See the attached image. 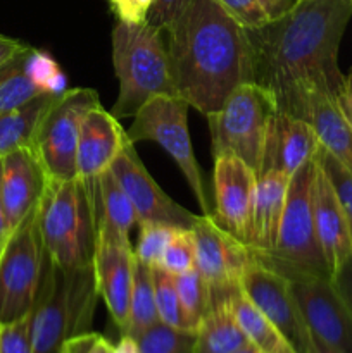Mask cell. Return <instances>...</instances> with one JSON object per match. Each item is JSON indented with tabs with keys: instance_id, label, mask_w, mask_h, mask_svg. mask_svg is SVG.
Instances as JSON below:
<instances>
[{
	"instance_id": "6da1fadb",
	"label": "cell",
	"mask_w": 352,
	"mask_h": 353,
	"mask_svg": "<svg viewBox=\"0 0 352 353\" xmlns=\"http://www.w3.org/2000/svg\"><path fill=\"white\" fill-rule=\"evenodd\" d=\"M352 17V0H297L264 26L247 30L254 83L275 97L278 112L306 119L313 93L337 99L345 74L338 48Z\"/></svg>"
},
{
	"instance_id": "7a4b0ae2",
	"label": "cell",
	"mask_w": 352,
	"mask_h": 353,
	"mask_svg": "<svg viewBox=\"0 0 352 353\" xmlns=\"http://www.w3.org/2000/svg\"><path fill=\"white\" fill-rule=\"evenodd\" d=\"M164 33L176 93L204 116L254 81L247 28L217 0H190Z\"/></svg>"
},
{
	"instance_id": "3957f363",
	"label": "cell",
	"mask_w": 352,
	"mask_h": 353,
	"mask_svg": "<svg viewBox=\"0 0 352 353\" xmlns=\"http://www.w3.org/2000/svg\"><path fill=\"white\" fill-rule=\"evenodd\" d=\"M38 228L52 264L66 271L92 268L97 243L92 183L78 176L48 178L38 203Z\"/></svg>"
},
{
	"instance_id": "277c9868",
	"label": "cell",
	"mask_w": 352,
	"mask_h": 353,
	"mask_svg": "<svg viewBox=\"0 0 352 353\" xmlns=\"http://www.w3.org/2000/svg\"><path fill=\"white\" fill-rule=\"evenodd\" d=\"M99 299L92 268H57L45 254L43 274L31 310L33 353H62L71 338L88 333Z\"/></svg>"
},
{
	"instance_id": "5b68a950",
	"label": "cell",
	"mask_w": 352,
	"mask_h": 353,
	"mask_svg": "<svg viewBox=\"0 0 352 353\" xmlns=\"http://www.w3.org/2000/svg\"><path fill=\"white\" fill-rule=\"evenodd\" d=\"M164 31L148 23H121L113 30V64L119 93L113 114L133 117L155 95H178Z\"/></svg>"
},
{
	"instance_id": "8992f818",
	"label": "cell",
	"mask_w": 352,
	"mask_h": 353,
	"mask_svg": "<svg viewBox=\"0 0 352 353\" xmlns=\"http://www.w3.org/2000/svg\"><path fill=\"white\" fill-rule=\"evenodd\" d=\"M278 107L275 97L257 83H244L228 95L216 112L209 114L213 157L233 155L257 174L266 137Z\"/></svg>"
},
{
	"instance_id": "52a82bcc",
	"label": "cell",
	"mask_w": 352,
	"mask_h": 353,
	"mask_svg": "<svg viewBox=\"0 0 352 353\" xmlns=\"http://www.w3.org/2000/svg\"><path fill=\"white\" fill-rule=\"evenodd\" d=\"M314 171H316V159H311L290 178L275 248L269 254L252 252L259 261L278 271L290 269V271L331 278L314 224Z\"/></svg>"
},
{
	"instance_id": "ba28073f",
	"label": "cell",
	"mask_w": 352,
	"mask_h": 353,
	"mask_svg": "<svg viewBox=\"0 0 352 353\" xmlns=\"http://www.w3.org/2000/svg\"><path fill=\"white\" fill-rule=\"evenodd\" d=\"M188 109L190 103L179 95H155L135 114L133 124L126 133L133 143L155 141L161 145L183 172L202 214H211L202 172L190 140Z\"/></svg>"
},
{
	"instance_id": "9c48e42d",
	"label": "cell",
	"mask_w": 352,
	"mask_h": 353,
	"mask_svg": "<svg viewBox=\"0 0 352 353\" xmlns=\"http://www.w3.org/2000/svg\"><path fill=\"white\" fill-rule=\"evenodd\" d=\"M45 265L38 207L9 234L0 257V324L30 316Z\"/></svg>"
},
{
	"instance_id": "30bf717a",
	"label": "cell",
	"mask_w": 352,
	"mask_h": 353,
	"mask_svg": "<svg viewBox=\"0 0 352 353\" xmlns=\"http://www.w3.org/2000/svg\"><path fill=\"white\" fill-rule=\"evenodd\" d=\"M100 105L92 88L66 90L41 116L31 148L52 179L76 178V150L79 128L90 109Z\"/></svg>"
},
{
	"instance_id": "8fae6325",
	"label": "cell",
	"mask_w": 352,
	"mask_h": 353,
	"mask_svg": "<svg viewBox=\"0 0 352 353\" xmlns=\"http://www.w3.org/2000/svg\"><path fill=\"white\" fill-rule=\"evenodd\" d=\"M238 286L293 352L313 353V338L293 299L289 279L282 272L266 265L252 252Z\"/></svg>"
},
{
	"instance_id": "7c38bea8",
	"label": "cell",
	"mask_w": 352,
	"mask_h": 353,
	"mask_svg": "<svg viewBox=\"0 0 352 353\" xmlns=\"http://www.w3.org/2000/svg\"><path fill=\"white\" fill-rule=\"evenodd\" d=\"M278 271V269H276ZM307 330L340 353H352V312L331 278L282 269Z\"/></svg>"
},
{
	"instance_id": "4fadbf2b",
	"label": "cell",
	"mask_w": 352,
	"mask_h": 353,
	"mask_svg": "<svg viewBox=\"0 0 352 353\" xmlns=\"http://www.w3.org/2000/svg\"><path fill=\"white\" fill-rule=\"evenodd\" d=\"M190 230L195 240V269L209 285L211 303L226 300L238 288L252 257L251 247L221 228L213 214L197 216Z\"/></svg>"
},
{
	"instance_id": "5bb4252c",
	"label": "cell",
	"mask_w": 352,
	"mask_h": 353,
	"mask_svg": "<svg viewBox=\"0 0 352 353\" xmlns=\"http://www.w3.org/2000/svg\"><path fill=\"white\" fill-rule=\"evenodd\" d=\"M109 169L126 192L137 214V224L162 223L175 228H192L197 219L195 214L162 192L138 157L133 141L128 140L124 143L123 150Z\"/></svg>"
},
{
	"instance_id": "9a60e30c",
	"label": "cell",
	"mask_w": 352,
	"mask_h": 353,
	"mask_svg": "<svg viewBox=\"0 0 352 353\" xmlns=\"http://www.w3.org/2000/svg\"><path fill=\"white\" fill-rule=\"evenodd\" d=\"M257 174L233 155L214 157V219L237 240L248 243Z\"/></svg>"
},
{
	"instance_id": "2e32d148",
	"label": "cell",
	"mask_w": 352,
	"mask_h": 353,
	"mask_svg": "<svg viewBox=\"0 0 352 353\" xmlns=\"http://www.w3.org/2000/svg\"><path fill=\"white\" fill-rule=\"evenodd\" d=\"M135 250L131 241L117 240L109 234L97 233L93 274L97 292L106 303L119 331L123 333L130 314V299L135 276Z\"/></svg>"
},
{
	"instance_id": "e0dca14e",
	"label": "cell",
	"mask_w": 352,
	"mask_h": 353,
	"mask_svg": "<svg viewBox=\"0 0 352 353\" xmlns=\"http://www.w3.org/2000/svg\"><path fill=\"white\" fill-rule=\"evenodd\" d=\"M47 179V172L31 145L2 157L3 209L10 233L37 209Z\"/></svg>"
},
{
	"instance_id": "ac0fdd59",
	"label": "cell",
	"mask_w": 352,
	"mask_h": 353,
	"mask_svg": "<svg viewBox=\"0 0 352 353\" xmlns=\"http://www.w3.org/2000/svg\"><path fill=\"white\" fill-rule=\"evenodd\" d=\"M130 140L121 121L97 105L86 112L79 128L76 150V174L92 181L113 165L124 143Z\"/></svg>"
},
{
	"instance_id": "d6986e66",
	"label": "cell",
	"mask_w": 352,
	"mask_h": 353,
	"mask_svg": "<svg viewBox=\"0 0 352 353\" xmlns=\"http://www.w3.org/2000/svg\"><path fill=\"white\" fill-rule=\"evenodd\" d=\"M320 145V138L309 121L276 112L266 137L264 154L257 174L276 171L292 176L314 159Z\"/></svg>"
},
{
	"instance_id": "ffe728a7",
	"label": "cell",
	"mask_w": 352,
	"mask_h": 353,
	"mask_svg": "<svg viewBox=\"0 0 352 353\" xmlns=\"http://www.w3.org/2000/svg\"><path fill=\"white\" fill-rule=\"evenodd\" d=\"M313 212L317 240L326 259L330 274L333 276L337 269L351 257L352 234L340 200L317 161L313 179Z\"/></svg>"
},
{
	"instance_id": "44dd1931",
	"label": "cell",
	"mask_w": 352,
	"mask_h": 353,
	"mask_svg": "<svg viewBox=\"0 0 352 353\" xmlns=\"http://www.w3.org/2000/svg\"><path fill=\"white\" fill-rule=\"evenodd\" d=\"M290 178L292 176H285L276 171L257 174L251 234H248L247 243L252 250L269 254L275 248Z\"/></svg>"
},
{
	"instance_id": "7402d4cb",
	"label": "cell",
	"mask_w": 352,
	"mask_h": 353,
	"mask_svg": "<svg viewBox=\"0 0 352 353\" xmlns=\"http://www.w3.org/2000/svg\"><path fill=\"white\" fill-rule=\"evenodd\" d=\"M90 183L95 207L97 233L130 241V231L137 224V214L116 176L107 169Z\"/></svg>"
},
{
	"instance_id": "603a6c76",
	"label": "cell",
	"mask_w": 352,
	"mask_h": 353,
	"mask_svg": "<svg viewBox=\"0 0 352 353\" xmlns=\"http://www.w3.org/2000/svg\"><path fill=\"white\" fill-rule=\"evenodd\" d=\"M306 121L313 124L321 147L352 174V126L342 114L337 99L313 93L307 100Z\"/></svg>"
},
{
	"instance_id": "cb8c5ba5",
	"label": "cell",
	"mask_w": 352,
	"mask_h": 353,
	"mask_svg": "<svg viewBox=\"0 0 352 353\" xmlns=\"http://www.w3.org/2000/svg\"><path fill=\"white\" fill-rule=\"evenodd\" d=\"M245 343H248V340L235 321L230 309V296L211 303L209 312L197 327L193 353H231Z\"/></svg>"
},
{
	"instance_id": "d4e9b609",
	"label": "cell",
	"mask_w": 352,
	"mask_h": 353,
	"mask_svg": "<svg viewBox=\"0 0 352 353\" xmlns=\"http://www.w3.org/2000/svg\"><path fill=\"white\" fill-rule=\"evenodd\" d=\"M59 95L41 93L21 109L0 116V159L21 147L31 145L41 116Z\"/></svg>"
},
{
	"instance_id": "484cf974",
	"label": "cell",
	"mask_w": 352,
	"mask_h": 353,
	"mask_svg": "<svg viewBox=\"0 0 352 353\" xmlns=\"http://www.w3.org/2000/svg\"><path fill=\"white\" fill-rule=\"evenodd\" d=\"M230 309L247 340L262 353H276L283 345H286L273 324L266 319L264 314L244 295L240 286L231 292Z\"/></svg>"
},
{
	"instance_id": "4316f807",
	"label": "cell",
	"mask_w": 352,
	"mask_h": 353,
	"mask_svg": "<svg viewBox=\"0 0 352 353\" xmlns=\"http://www.w3.org/2000/svg\"><path fill=\"white\" fill-rule=\"evenodd\" d=\"M30 50L31 47L28 45L6 64L0 65V116L21 109L43 93L28 76L26 59Z\"/></svg>"
},
{
	"instance_id": "83f0119b",
	"label": "cell",
	"mask_w": 352,
	"mask_h": 353,
	"mask_svg": "<svg viewBox=\"0 0 352 353\" xmlns=\"http://www.w3.org/2000/svg\"><path fill=\"white\" fill-rule=\"evenodd\" d=\"M159 321L157 305H155V288H154V272L152 268L140 264L135 261V276L133 290L130 299V314H128L126 330L123 331L124 336L135 338L144 330L150 327Z\"/></svg>"
},
{
	"instance_id": "f1b7e54d",
	"label": "cell",
	"mask_w": 352,
	"mask_h": 353,
	"mask_svg": "<svg viewBox=\"0 0 352 353\" xmlns=\"http://www.w3.org/2000/svg\"><path fill=\"white\" fill-rule=\"evenodd\" d=\"M197 331L157 321L135 336L138 353H193Z\"/></svg>"
},
{
	"instance_id": "f546056e",
	"label": "cell",
	"mask_w": 352,
	"mask_h": 353,
	"mask_svg": "<svg viewBox=\"0 0 352 353\" xmlns=\"http://www.w3.org/2000/svg\"><path fill=\"white\" fill-rule=\"evenodd\" d=\"M175 281L186 327L197 331L200 321L204 319V316L211 309L209 285H207L206 279L200 276V272L195 268L183 272V274L175 276Z\"/></svg>"
},
{
	"instance_id": "4dcf8cb0",
	"label": "cell",
	"mask_w": 352,
	"mask_h": 353,
	"mask_svg": "<svg viewBox=\"0 0 352 353\" xmlns=\"http://www.w3.org/2000/svg\"><path fill=\"white\" fill-rule=\"evenodd\" d=\"M138 230V240L133 247L135 259L147 268H159L176 228L162 223H141Z\"/></svg>"
},
{
	"instance_id": "1f68e13d",
	"label": "cell",
	"mask_w": 352,
	"mask_h": 353,
	"mask_svg": "<svg viewBox=\"0 0 352 353\" xmlns=\"http://www.w3.org/2000/svg\"><path fill=\"white\" fill-rule=\"evenodd\" d=\"M154 288H155V305H157L159 321L175 327H186L185 316H183L182 303H179L178 290H176L175 276L164 271L162 268H154Z\"/></svg>"
},
{
	"instance_id": "d6a6232c",
	"label": "cell",
	"mask_w": 352,
	"mask_h": 353,
	"mask_svg": "<svg viewBox=\"0 0 352 353\" xmlns=\"http://www.w3.org/2000/svg\"><path fill=\"white\" fill-rule=\"evenodd\" d=\"M26 71L31 81L43 93L62 95L68 88V78L62 74L57 62L45 52L31 48L26 59Z\"/></svg>"
},
{
	"instance_id": "836d02e7",
	"label": "cell",
	"mask_w": 352,
	"mask_h": 353,
	"mask_svg": "<svg viewBox=\"0 0 352 353\" xmlns=\"http://www.w3.org/2000/svg\"><path fill=\"white\" fill-rule=\"evenodd\" d=\"M159 268L171 272L173 276L195 268V240L190 228H176Z\"/></svg>"
},
{
	"instance_id": "e575fe53",
	"label": "cell",
	"mask_w": 352,
	"mask_h": 353,
	"mask_svg": "<svg viewBox=\"0 0 352 353\" xmlns=\"http://www.w3.org/2000/svg\"><path fill=\"white\" fill-rule=\"evenodd\" d=\"M316 161L324 171V174L328 176L338 200H340V205L344 209L345 217H347L352 234V174L321 145L316 152Z\"/></svg>"
},
{
	"instance_id": "d590c367",
	"label": "cell",
	"mask_w": 352,
	"mask_h": 353,
	"mask_svg": "<svg viewBox=\"0 0 352 353\" xmlns=\"http://www.w3.org/2000/svg\"><path fill=\"white\" fill-rule=\"evenodd\" d=\"M0 353H33L31 314L9 324H0Z\"/></svg>"
},
{
	"instance_id": "8d00e7d4",
	"label": "cell",
	"mask_w": 352,
	"mask_h": 353,
	"mask_svg": "<svg viewBox=\"0 0 352 353\" xmlns=\"http://www.w3.org/2000/svg\"><path fill=\"white\" fill-rule=\"evenodd\" d=\"M231 16L240 21L247 30L261 28L268 23L264 10L257 3V0H217Z\"/></svg>"
},
{
	"instance_id": "74e56055",
	"label": "cell",
	"mask_w": 352,
	"mask_h": 353,
	"mask_svg": "<svg viewBox=\"0 0 352 353\" xmlns=\"http://www.w3.org/2000/svg\"><path fill=\"white\" fill-rule=\"evenodd\" d=\"M190 0H154L145 23L159 28V30H168L173 21L186 9Z\"/></svg>"
},
{
	"instance_id": "f35d334b",
	"label": "cell",
	"mask_w": 352,
	"mask_h": 353,
	"mask_svg": "<svg viewBox=\"0 0 352 353\" xmlns=\"http://www.w3.org/2000/svg\"><path fill=\"white\" fill-rule=\"evenodd\" d=\"M154 0H109V7L121 23H145Z\"/></svg>"
},
{
	"instance_id": "ab89813d",
	"label": "cell",
	"mask_w": 352,
	"mask_h": 353,
	"mask_svg": "<svg viewBox=\"0 0 352 353\" xmlns=\"http://www.w3.org/2000/svg\"><path fill=\"white\" fill-rule=\"evenodd\" d=\"M331 281H333L335 288L338 290V293H340L342 299L345 300V303H347L352 312V254L337 269V272L331 276Z\"/></svg>"
},
{
	"instance_id": "60d3db41",
	"label": "cell",
	"mask_w": 352,
	"mask_h": 353,
	"mask_svg": "<svg viewBox=\"0 0 352 353\" xmlns=\"http://www.w3.org/2000/svg\"><path fill=\"white\" fill-rule=\"evenodd\" d=\"M297 0H257V3L261 6V9L264 10L266 17L269 21L278 19L283 14L289 12L293 6H295Z\"/></svg>"
},
{
	"instance_id": "b9f144b4",
	"label": "cell",
	"mask_w": 352,
	"mask_h": 353,
	"mask_svg": "<svg viewBox=\"0 0 352 353\" xmlns=\"http://www.w3.org/2000/svg\"><path fill=\"white\" fill-rule=\"evenodd\" d=\"M337 103L340 107L342 114L345 116V119L352 126V71L345 74L344 86H342L340 93L337 95Z\"/></svg>"
},
{
	"instance_id": "7bdbcfd3",
	"label": "cell",
	"mask_w": 352,
	"mask_h": 353,
	"mask_svg": "<svg viewBox=\"0 0 352 353\" xmlns=\"http://www.w3.org/2000/svg\"><path fill=\"white\" fill-rule=\"evenodd\" d=\"M26 47H28L26 43L16 40V38H9L0 34V65L6 64L9 59H12L14 55L19 54V52Z\"/></svg>"
},
{
	"instance_id": "ee69618b",
	"label": "cell",
	"mask_w": 352,
	"mask_h": 353,
	"mask_svg": "<svg viewBox=\"0 0 352 353\" xmlns=\"http://www.w3.org/2000/svg\"><path fill=\"white\" fill-rule=\"evenodd\" d=\"M0 234L3 236H9L10 228L7 223L6 209H3V192H2V159H0Z\"/></svg>"
},
{
	"instance_id": "f6af8a7d",
	"label": "cell",
	"mask_w": 352,
	"mask_h": 353,
	"mask_svg": "<svg viewBox=\"0 0 352 353\" xmlns=\"http://www.w3.org/2000/svg\"><path fill=\"white\" fill-rule=\"evenodd\" d=\"M113 353H138L137 343H135L133 338L124 336L123 334V338H121L119 343L113 348Z\"/></svg>"
},
{
	"instance_id": "bcb514c9",
	"label": "cell",
	"mask_w": 352,
	"mask_h": 353,
	"mask_svg": "<svg viewBox=\"0 0 352 353\" xmlns=\"http://www.w3.org/2000/svg\"><path fill=\"white\" fill-rule=\"evenodd\" d=\"M311 338H313V353H340V352L333 350L331 347H328L326 343L320 341L317 338H314L313 334H311Z\"/></svg>"
},
{
	"instance_id": "7dc6e473",
	"label": "cell",
	"mask_w": 352,
	"mask_h": 353,
	"mask_svg": "<svg viewBox=\"0 0 352 353\" xmlns=\"http://www.w3.org/2000/svg\"><path fill=\"white\" fill-rule=\"evenodd\" d=\"M231 353H262V352L259 350V348L255 347V345H252L251 341H248V343H245L244 347H240V348H238V350H235V352H231Z\"/></svg>"
},
{
	"instance_id": "c3c4849f",
	"label": "cell",
	"mask_w": 352,
	"mask_h": 353,
	"mask_svg": "<svg viewBox=\"0 0 352 353\" xmlns=\"http://www.w3.org/2000/svg\"><path fill=\"white\" fill-rule=\"evenodd\" d=\"M7 238H9V236H3V234H0V257H2V254H3V248H6Z\"/></svg>"
},
{
	"instance_id": "681fc988",
	"label": "cell",
	"mask_w": 352,
	"mask_h": 353,
	"mask_svg": "<svg viewBox=\"0 0 352 353\" xmlns=\"http://www.w3.org/2000/svg\"><path fill=\"white\" fill-rule=\"evenodd\" d=\"M276 353H295V352H293V350H292V348H290V347H289V345H283V347H282V348H280V350H278V352H276Z\"/></svg>"
}]
</instances>
